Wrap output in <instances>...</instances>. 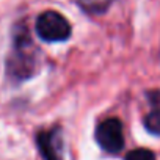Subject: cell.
Returning <instances> with one entry per match:
<instances>
[{
  "instance_id": "obj_5",
  "label": "cell",
  "mask_w": 160,
  "mask_h": 160,
  "mask_svg": "<svg viewBox=\"0 0 160 160\" xmlns=\"http://www.w3.org/2000/svg\"><path fill=\"white\" fill-rule=\"evenodd\" d=\"M144 127L152 135L160 137V108L146 115V118H144Z\"/></svg>"
},
{
  "instance_id": "obj_4",
  "label": "cell",
  "mask_w": 160,
  "mask_h": 160,
  "mask_svg": "<svg viewBox=\"0 0 160 160\" xmlns=\"http://www.w3.org/2000/svg\"><path fill=\"white\" fill-rule=\"evenodd\" d=\"M36 144L44 160H63V140L58 127L39 132L36 135Z\"/></svg>"
},
{
  "instance_id": "obj_2",
  "label": "cell",
  "mask_w": 160,
  "mask_h": 160,
  "mask_svg": "<svg viewBox=\"0 0 160 160\" xmlns=\"http://www.w3.org/2000/svg\"><path fill=\"white\" fill-rule=\"evenodd\" d=\"M36 35L47 42H61L69 39L72 28L69 21L57 11H44L36 19Z\"/></svg>"
},
{
  "instance_id": "obj_3",
  "label": "cell",
  "mask_w": 160,
  "mask_h": 160,
  "mask_svg": "<svg viewBox=\"0 0 160 160\" xmlns=\"http://www.w3.org/2000/svg\"><path fill=\"white\" fill-rule=\"evenodd\" d=\"M96 141L108 154H118L124 148L122 124L118 118L104 119L96 127Z\"/></svg>"
},
{
  "instance_id": "obj_1",
  "label": "cell",
  "mask_w": 160,
  "mask_h": 160,
  "mask_svg": "<svg viewBox=\"0 0 160 160\" xmlns=\"http://www.w3.org/2000/svg\"><path fill=\"white\" fill-rule=\"evenodd\" d=\"M36 69V53L27 28L14 35V46L7 60V74L14 82H22L33 75Z\"/></svg>"
},
{
  "instance_id": "obj_7",
  "label": "cell",
  "mask_w": 160,
  "mask_h": 160,
  "mask_svg": "<svg viewBox=\"0 0 160 160\" xmlns=\"http://www.w3.org/2000/svg\"><path fill=\"white\" fill-rule=\"evenodd\" d=\"M124 160H155V155L152 151L140 148V149H133V151L127 152Z\"/></svg>"
},
{
  "instance_id": "obj_6",
  "label": "cell",
  "mask_w": 160,
  "mask_h": 160,
  "mask_svg": "<svg viewBox=\"0 0 160 160\" xmlns=\"http://www.w3.org/2000/svg\"><path fill=\"white\" fill-rule=\"evenodd\" d=\"M110 0H78L82 8L91 11V13H102L107 10Z\"/></svg>"
}]
</instances>
